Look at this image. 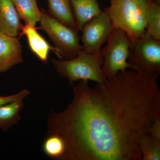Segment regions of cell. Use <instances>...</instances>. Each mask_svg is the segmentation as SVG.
Listing matches in <instances>:
<instances>
[{
	"label": "cell",
	"instance_id": "3957f363",
	"mask_svg": "<svg viewBox=\"0 0 160 160\" xmlns=\"http://www.w3.org/2000/svg\"><path fill=\"white\" fill-rule=\"evenodd\" d=\"M52 62L60 76L67 80L69 86H73L75 82L78 81L102 83L106 80L102 71L103 60L101 53L90 54L82 49L74 58L52 59Z\"/></svg>",
	"mask_w": 160,
	"mask_h": 160
},
{
	"label": "cell",
	"instance_id": "d6986e66",
	"mask_svg": "<svg viewBox=\"0 0 160 160\" xmlns=\"http://www.w3.org/2000/svg\"><path fill=\"white\" fill-rule=\"evenodd\" d=\"M149 133L152 137L160 140V118L152 123L149 129Z\"/></svg>",
	"mask_w": 160,
	"mask_h": 160
},
{
	"label": "cell",
	"instance_id": "6da1fadb",
	"mask_svg": "<svg viewBox=\"0 0 160 160\" xmlns=\"http://www.w3.org/2000/svg\"><path fill=\"white\" fill-rule=\"evenodd\" d=\"M73 87L68 107L47 118V135L66 144L62 160H142L140 140L160 118L157 79L126 70L93 88L87 81Z\"/></svg>",
	"mask_w": 160,
	"mask_h": 160
},
{
	"label": "cell",
	"instance_id": "4fadbf2b",
	"mask_svg": "<svg viewBox=\"0 0 160 160\" xmlns=\"http://www.w3.org/2000/svg\"><path fill=\"white\" fill-rule=\"evenodd\" d=\"M25 106L23 100L8 103L0 108V129L8 131L22 119L20 112Z\"/></svg>",
	"mask_w": 160,
	"mask_h": 160
},
{
	"label": "cell",
	"instance_id": "8992f818",
	"mask_svg": "<svg viewBox=\"0 0 160 160\" xmlns=\"http://www.w3.org/2000/svg\"><path fill=\"white\" fill-rule=\"evenodd\" d=\"M128 63L132 69L157 79L160 74V41L145 33L131 42Z\"/></svg>",
	"mask_w": 160,
	"mask_h": 160
},
{
	"label": "cell",
	"instance_id": "9c48e42d",
	"mask_svg": "<svg viewBox=\"0 0 160 160\" xmlns=\"http://www.w3.org/2000/svg\"><path fill=\"white\" fill-rule=\"evenodd\" d=\"M23 26L12 1L0 0V32L9 36L18 37Z\"/></svg>",
	"mask_w": 160,
	"mask_h": 160
},
{
	"label": "cell",
	"instance_id": "7a4b0ae2",
	"mask_svg": "<svg viewBox=\"0 0 160 160\" xmlns=\"http://www.w3.org/2000/svg\"><path fill=\"white\" fill-rule=\"evenodd\" d=\"M152 0H110L104 9L111 20L112 28L122 29L131 42L146 33V14Z\"/></svg>",
	"mask_w": 160,
	"mask_h": 160
},
{
	"label": "cell",
	"instance_id": "5b68a950",
	"mask_svg": "<svg viewBox=\"0 0 160 160\" xmlns=\"http://www.w3.org/2000/svg\"><path fill=\"white\" fill-rule=\"evenodd\" d=\"M131 42L125 31L112 28L106 47L101 51L103 60L102 71L106 79L128 68L133 69L128 62Z\"/></svg>",
	"mask_w": 160,
	"mask_h": 160
},
{
	"label": "cell",
	"instance_id": "8fae6325",
	"mask_svg": "<svg viewBox=\"0 0 160 160\" xmlns=\"http://www.w3.org/2000/svg\"><path fill=\"white\" fill-rule=\"evenodd\" d=\"M21 32V35H24L26 37L30 50L43 62H47L50 50L55 53L54 47H51L39 34L35 26L26 24L23 26Z\"/></svg>",
	"mask_w": 160,
	"mask_h": 160
},
{
	"label": "cell",
	"instance_id": "5bb4252c",
	"mask_svg": "<svg viewBox=\"0 0 160 160\" xmlns=\"http://www.w3.org/2000/svg\"><path fill=\"white\" fill-rule=\"evenodd\" d=\"M21 19L26 24L35 26L39 22L42 12L38 7L36 0H12Z\"/></svg>",
	"mask_w": 160,
	"mask_h": 160
},
{
	"label": "cell",
	"instance_id": "9a60e30c",
	"mask_svg": "<svg viewBox=\"0 0 160 160\" xmlns=\"http://www.w3.org/2000/svg\"><path fill=\"white\" fill-rule=\"evenodd\" d=\"M146 34L160 41V0H152L146 14Z\"/></svg>",
	"mask_w": 160,
	"mask_h": 160
},
{
	"label": "cell",
	"instance_id": "277c9868",
	"mask_svg": "<svg viewBox=\"0 0 160 160\" xmlns=\"http://www.w3.org/2000/svg\"><path fill=\"white\" fill-rule=\"evenodd\" d=\"M41 29L49 36L54 44L55 54L61 59L69 60L77 56L82 49L79 32L63 24L41 9Z\"/></svg>",
	"mask_w": 160,
	"mask_h": 160
},
{
	"label": "cell",
	"instance_id": "52a82bcc",
	"mask_svg": "<svg viewBox=\"0 0 160 160\" xmlns=\"http://www.w3.org/2000/svg\"><path fill=\"white\" fill-rule=\"evenodd\" d=\"M112 28L110 18L103 11L86 23L81 30L82 49L90 54H100L102 46L107 42Z\"/></svg>",
	"mask_w": 160,
	"mask_h": 160
},
{
	"label": "cell",
	"instance_id": "e0dca14e",
	"mask_svg": "<svg viewBox=\"0 0 160 160\" xmlns=\"http://www.w3.org/2000/svg\"><path fill=\"white\" fill-rule=\"evenodd\" d=\"M142 160H160V140L156 139L149 133L144 135L139 142Z\"/></svg>",
	"mask_w": 160,
	"mask_h": 160
},
{
	"label": "cell",
	"instance_id": "2e32d148",
	"mask_svg": "<svg viewBox=\"0 0 160 160\" xmlns=\"http://www.w3.org/2000/svg\"><path fill=\"white\" fill-rule=\"evenodd\" d=\"M47 136L43 143V152L52 159L62 160L66 149L64 140L57 134H49Z\"/></svg>",
	"mask_w": 160,
	"mask_h": 160
},
{
	"label": "cell",
	"instance_id": "ac0fdd59",
	"mask_svg": "<svg viewBox=\"0 0 160 160\" xmlns=\"http://www.w3.org/2000/svg\"><path fill=\"white\" fill-rule=\"evenodd\" d=\"M30 94V91L28 89H24L16 94L3 96L0 94V108L8 103L19 101L24 100Z\"/></svg>",
	"mask_w": 160,
	"mask_h": 160
},
{
	"label": "cell",
	"instance_id": "30bf717a",
	"mask_svg": "<svg viewBox=\"0 0 160 160\" xmlns=\"http://www.w3.org/2000/svg\"><path fill=\"white\" fill-rule=\"evenodd\" d=\"M77 30L81 31L86 23L101 14L98 0H70Z\"/></svg>",
	"mask_w": 160,
	"mask_h": 160
},
{
	"label": "cell",
	"instance_id": "ba28073f",
	"mask_svg": "<svg viewBox=\"0 0 160 160\" xmlns=\"http://www.w3.org/2000/svg\"><path fill=\"white\" fill-rule=\"evenodd\" d=\"M23 62L19 38L9 36L0 32V73Z\"/></svg>",
	"mask_w": 160,
	"mask_h": 160
},
{
	"label": "cell",
	"instance_id": "7c38bea8",
	"mask_svg": "<svg viewBox=\"0 0 160 160\" xmlns=\"http://www.w3.org/2000/svg\"><path fill=\"white\" fill-rule=\"evenodd\" d=\"M48 13L52 17L77 30L70 0H48Z\"/></svg>",
	"mask_w": 160,
	"mask_h": 160
}]
</instances>
